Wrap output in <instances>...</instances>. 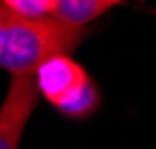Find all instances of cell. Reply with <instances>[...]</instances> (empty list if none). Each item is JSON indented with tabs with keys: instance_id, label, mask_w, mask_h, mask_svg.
Here are the masks:
<instances>
[{
	"instance_id": "obj_2",
	"label": "cell",
	"mask_w": 156,
	"mask_h": 149,
	"mask_svg": "<svg viewBox=\"0 0 156 149\" xmlns=\"http://www.w3.org/2000/svg\"><path fill=\"white\" fill-rule=\"evenodd\" d=\"M34 84L38 95L70 120H84L101 105L97 84L87 69L68 55H53L42 61L34 72Z\"/></svg>"
},
{
	"instance_id": "obj_1",
	"label": "cell",
	"mask_w": 156,
	"mask_h": 149,
	"mask_svg": "<svg viewBox=\"0 0 156 149\" xmlns=\"http://www.w3.org/2000/svg\"><path fill=\"white\" fill-rule=\"evenodd\" d=\"M89 34L55 17L26 19L0 0V67L11 76H30L53 55H70Z\"/></svg>"
},
{
	"instance_id": "obj_4",
	"label": "cell",
	"mask_w": 156,
	"mask_h": 149,
	"mask_svg": "<svg viewBox=\"0 0 156 149\" xmlns=\"http://www.w3.org/2000/svg\"><path fill=\"white\" fill-rule=\"evenodd\" d=\"M125 2H144V0H59L53 17L72 27H89L91 21L99 19L110 8Z\"/></svg>"
},
{
	"instance_id": "obj_3",
	"label": "cell",
	"mask_w": 156,
	"mask_h": 149,
	"mask_svg": "<svg viewBox=\"0 0 156 149\" xmlns=\"http://www.w3.org/2000/svg\"><path fill=\"white\" fill-rule=\"evenodd\" d=\"M38 101L40 95L34 84V74L11 76L6 97L0 105V149H19L26 124Z\"/></svg>"
},
{
	"instance_id": "obj_5",
	"label": "cell",
	"mask_w": 156,
	"mask_h": 149,
	"mask_svg": "<svg viewBox=\"0 0 156 149\" xmlns=\"http://www.w3.org/2000/svg\"><path fill=\"white\" fill-rule=\"evenodd\" d=\"M13 13L26 19H47L55 13L59 0H2Z\"/></svg>"
}]
</instances>
